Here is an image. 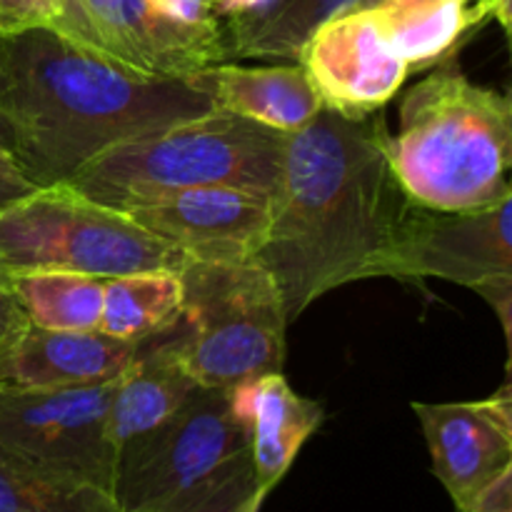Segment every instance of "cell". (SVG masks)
I'll return each instance as SVG.
<instances>
[{
	"instance_id": "obj_1",
	"label": "cell",
	"mask_w": 512,
	"mask_h": 512,
	"mask_svg": "<svg viewBox=\"0 0 512 512\" xmlns=\"http://www.w3.org/2000/svg\"><path fill=\"white\" fill-rule=\"evenodd\" d=\"M388 138L383 110L350 120L325 108L288 135L255 263L278 283L290 323L330 290L385 278L415 208L390 168Z\"/></svg>"
},
{
	"instance_id": "obj_16",
	"label": "cell",
	"mask_w": 512,
	"mask_h": 512,
	"mask_svg": "<svg viewBox=\"0 0 512 512\" xmlns=\"http://www.w3.org/2000/svg\"><path fill=\"white\" fill-rule=\"evenodd\" d=\"M188 80L208 95L213 108L288 135L303 130L323 110L300 63L248 68L225 60L188 75Z\"/></svg>"
},
{
	"instance_id": "obj_7",
	"label": "cell",
	"mask_w": 512,
	"mask_h": 512,
	"mask_svg": "<svg viewBox=\"0 0 512 512\" xmlns=\"http://www.w3.org/2000/svg\"><path fill=\"white\" fill-rule=\"evenodd\" d=\"M250 453L225 390L198 388L165 423L118 450L113 498L120 512H155Z\"/></svg>"
},
{
	"instance_id": "obj_22",
	"label": "cell",
	"mask_w": 512,
	"mask_h": 512,
	"mask_svg": "<svg viewBox=\"0 0 512 512\" xmlns=\"http://www.w3.org/2000/svg\"><path fill=\"white\" fill-rule=\"evenodd\" d=\"M0 512H120L113 493L0 458Z\"/></svg>"
},
{
	"instance_id": "obj_19",
	"label": "cell",
	"mask_w": 512,
	"mask_h": 512,
	"mask_svg": "<svg viewBox=\"0 0 512 512\" xmlns=\"http://www.w3.org/2000/svg\"><path fill=\"white\" fill-rule=\"evenodd\" d=\"M183 283L178 270H140L105 278L98 330L125 343H148L180 315Z\"/></svg>"
},
{
	"instance_id": "obj_25",
	"label": "cell",
	"mask_w": 512,
	"mask_h": 512,
	"mask_svg": "<svg viewBox=\"0 0 512 512\" xmlns=\"http://www.w3.org/2000/svg\"><path fill=\"white\" fill-rule=\"evenodd\" d=\"M455 512H512V468L503 470L473 498L455 505Z\"/></svg>"
},
{
	"instance_id": "obj_13",
	"label": "cell",
	"mask_w": 512,
	"mask_h": 512,
	"mask_svg": "<svg viewBox=\"0 0 512 512\" xmlns=\"http://www.w3.org/2000/svg\"><path fill=\"white\" fill-rule=\"evenodd\" d=\"M435 478L453 505L465 503L512 468L510 385L483 400L413 403Z\"/></svg>"
},
{
	"instance_id": "obj_5",
	"label": "cell",
	"mask_w": 512,
	"mask_h": 512,
	"mask_svg": "<svg viewBox=\"0 0 512 512\" xmlns=\"http://www.w3.org/2000/svg\"><path fill=\"white\" fill-rule=\"evenodd\" d=\"M180 273V315L153 338L195 385L230 390L243 380L283 373L290 320L273 275L255 260L198 263Z\"/></svg>"
},
{
	"instance_id": "obj_18",
	"label": "cell",
	"mask_w": 512,
	"mask_h": 512,
	"mask_svg": "<svg viewBox=\"0 0 512 512\" xmlns=\"http://www.w3.org/2000/svg\"><path fill=\"white\" fill-rule=\"evenodd\" d=\"M198 388L200 385L180 368L178 360L155 340L143 343L130 368L113 380L108 428L115 450L165 423Z\"/></svg>"
},
{
	"instance_id": "obj_30",
	"label": "cell",
	"mask_w": 512,
	"mask_h": 512,
	"mask_svg": "<svg viewBox=\"0 0 512 512\" xmlns=\"http://www.w3.org/2000/svg\"><path fill=\"white\" fill-rule=\"evenodd\" d=\"M5 93V75H3V65H0V98H3Z\"/></svg>"
},
{
	"instance_id": "obj_15",
	"label": "cell",
	"mask_w": 512,
	"mask_h": 512,
	"mask_svg": "<svg viewBox=\"0 0 512 512\" xmlns=\"http://www.w3.org/2000/svg\"><path fill=\"white\" fill-rule=\"evenodd\" d=\"M225 395L248 438L255 480L270 495L288 475L303 445L323 425V405L295 393L283 373L243 380L225 390Z\"/></svg>"
},
{
	"instance_id": "obj_9",
	"label": "cell",
	"mask_w": 512,
	"mask_h": 512,
	"mask_svg": "<svg viewBox=\"0 0 512 512\" xmlns=\"http://www.w3.org/2000/svg\"><path fill=\"white\" fill-rule=\"evenodd\" d=\"M55 33L155 78H188L230 58L220 23H180L148 0H70Z\"/></svg>"
},
{
	"instance_id": "obj_27",
	"label": "cell",
	"mask_w": 512,
	"mask_h": 512,
	"mask_svg": "<svg viewBox=\"0 0 512 512\" xmlns=\"http://www.w3.org/2000/svg\"><path fill=\"white\" fill-rule=\"evenodd\" d=\"M158 13L180 23H218L215 5L218 0H148Z\"/></svg>"
},
{
	"instance_id": "obj_23",
	"label": "cell",
	"mask_w": 512,
	"mask_h": 512,
	"mask_svg": "<svg viewBox=\"0 0 512 512\" xmlns=\"http://www.w3.org/2000/svg\"><path fill=\"white\" fill-rule=\"evenodd\" d=\"M265 498L268 493L260 490L253 460L245 453L213 480L155 512H260Z\"/></svg>"
},
{
	"instance_id": "obj_2",
	"label": "cell",
	"mask_w": 512,
	"mask_h": 512,
	"mask_svg": "<svg viewBox=\"0 0 512 512\" xmlns=\"http://www.w3.org/2000/svg\"><path fill=\"white\" fill-rule=\"evenodd\" d=\"M13 155L38 188L68 183L113 145L213 110L188 78H155L55 30L0 38Z\"/></svg>"
},
{
	"instance_id": "obj_26",
	"label": "cell",
	"mask_w": 512,
	"mask_h": 512,
	"mask_svg": "<svg viewBox=\"0 0 512 512\" xmlns=\"http://www.w3.org/2000/svg\"><path fill=\"white\" fill-rule=\"evenodd\" d=\"M35 188H38V185L23 173V168L18 165L15 155L0 145V208L10 205L13 200L23 198V195L33 193Z\"/></svg>"
},
{
	"instance_id": "obj_31",
	"label": "cell",
	"mask_w": 512,
	"mask_h": 512,
	"mask_svg": "<svg viewBox=\"0 0 512 512\" xmlns=\"http://www.w3.org/2000/svg\"><path fill=\"white\" fill-rule=\"evenodd\" d=\"M368 3H373V0H365V3H363V5H368ZM363 5H358V8H363Z\"/></svg>"
},
{
	"instance_id": "obj_14",
	"label": "cell",
	"mask_w": 512,
	"mask_h": 512,
	"mask_svg": "<svg viewBox=\"0 0 512 512\" xmlns=\"http://www.w3.org/2000/svg\"><path fill=\"white\" fill-rule=\"evenodd\" d=\"M140 348L100 330H43L25 320L0 345V388L53 390L110 383L130 368Z\"/></svg>"
},
{
	"instance_id": "obj_29",
	"label": "cell",
	"mask_w": 512,
	"mask_h": 512,
	"mask_svg": "<svg viewBox=\"0 0 512 512\" xmlns=\"http://www.w3.org/2000/svg\"><path fill=\"white\" fill-rule=\"evenodd\" d=\"M0 145L13 153V125H10L8 115H5L3 108H0Z\"/></svg>"
},
{
	"instance_id": "obj_10",
	"label": "cell",
	"mask_w": 512,
	"mask_h": 512,
	"mask_svg": "<svg viewBox=\"0 0 512 512\" xmlns=\"http://www.w3.org/2000/svg\"><path fill=\"white\" fill-rule=\"evenodd\" d=\"M512 195L493 205L455 213L413 208L385 278L420 283L440 278L480 293L512 278Z\"/></svg>"
},
{
	"instance_id": "obj_12",
	"label": "cell",
	"mask_w": 512,
	"mask_h": 512,
	"mask_svg": "<svg viewBox=\"0 0 512 512\" xmlns=\"http://www.w3.org/2000/svg\"><path fill=\"white\" fill-rule=\"evenodd\" d=\"M273 198L235 185L180 190L120 210L135 225L198 263L255 260L270 225Z\"/></svg>"
},
{
	"instance_id": "obj_4",
	"label": "cell",
	"mask_w": 512,
	"mask_h": 512,
	"mask_svg": "<svg viewBox=\"0 0 512 512\" xmlns=\"http://www.w3.org/2000/svg\"><path fill=\"white\" fill-rule=\"evenodd\" d=\"M285 143L288 133L213 108L113 145L68 185L115 210L205 185H235L273 198Z\"/></svg>"
},
{
	"instance_id": "obj_21",
	"label": "cell",
	"mask_w": 512,
	"mask_h": 512,
	"mask_svg": "<svg viewBox=\"0 0 512 512\" xmlns=\"http://www.w3.org/2000/svg\"><path fill=\"white\" fill-rule=\"evenodd\" d=\"M365 0H275L273 8L228 43L230 58L293 60L320 23L358 8Z\"/></svg>"
},
{
	"instance_id": "obj_28",
	"label": "cell",
	"mask_w": 512,
	"mask_h": 512,
	"mask_svg": "<svg viewBox=\"0 0 512 512\" xmlns=\"http://www.w3.org/2000/svg\"><path fill=\"white\" fill-rule=\"evenodd\" d=\"M23 323H25L23 313H20V308L15 305L5 280L0 278V345H3L5 340H8Z\"/></svg>"
},
{
	"instance_id": "obj_20",
	"label": "cell",
	"mask_w": 512,
	"mask_h": 512,
	"mask_svg": "<svg viewBox=\"0 0 512 512\" xmlns=\"http://www.w3.org/2000/svg\"><path fill=\"white\" fill-rule=\"evenodd\" d=\"M30 325L43 330H98L105 278L65 270L0 275Z\"/></svg>"
},
{
	"instance_id": "obj_24",
	"label": "cell",
	"mask_w": 512,
	"mask_h": 512,
	"mask_svg": "<svg viewBox=\"0 0 512 512\" xmlns=\"http://www.w3.org/2000/svg\"><path fill=\"white\" fill-rule=\"evenodd\" d=\"M70 0H0V38L28 33V30H55Z\"/></svg>"
},
{
	"instance_id": "obj_8",
	"label": "cell",
	"mask_w": 512,
	"mask_h": 512,
	"mask_svg": "<svg viewBox=\"0 0 512 512\" xmlns=\"http://www.w3.org/2000/svg\"><path fill=\"white\" fill-rule=\"evenodd\" d=\"M113 380L53 390L0 388V458L70 483L113 493L108 428Z\"/></svg>"
},
{
	"instance_id": "obj_17",
	"label": "cell",
	"mask_w": 512,
	"mask_h": 512,
	"mask_svg": "<svg viewBox=\"0 0 512 512\" xmlns=\"http://www.w3.org/2000/svg\"><path fill=\"white\" fill-rule=\"evenodd\" d=\"M363 8L413 73L450 63L488 20H495L493 0H373Z\"/></svg>"
},
{
	"instance_id": "obj_6",
	"label": "cell",
	"mask_w": 512,
	"mask_h": 512,
	"mask_svg": "<svg viewBox=\"0 0 512 512\" xmlns=\"http://www.w3.org/2000/svg\"><path fill=\"white\" fill-rule=\"evenodd\" d=\"M188 260L120 210L85 198L68 183L45 185L0 208V275L28 270L115 278L180 270Z\"/></svg>"
},
{
	"instance_id": "obj_11",
	"label": "cell",
	"mask_w": 512,
	"mask_h": 512,
	"mask_svg": "<svg viewBox=\"0 0 512 512\" xmlns=\"http://www.w3.org/2000/svg\"><path fill=\"white\" fill-rule=\"evenodd\" d=\"M298 63L320 105L350 120L383 110L410 75V65L385 40L368 8H350L320 23L300 48Z\"/></svg>"
},
{
	"instance_id": "obj_3",
	"label": "cell",
	"mask_w": 512,
	"mask_h": 512,
	"mask_svg": "<svg viewBox=\"0 0 512 512\" xmlns=\"http://www.w3.org/2000/svg\"><path fill=\"white\" fill-rule=\"evenodd\" d=\"M388 160L405 198L455 213L512 195V103L450 63L435 65L400 100V128Z\"/></svg>"
}]
</instances>
